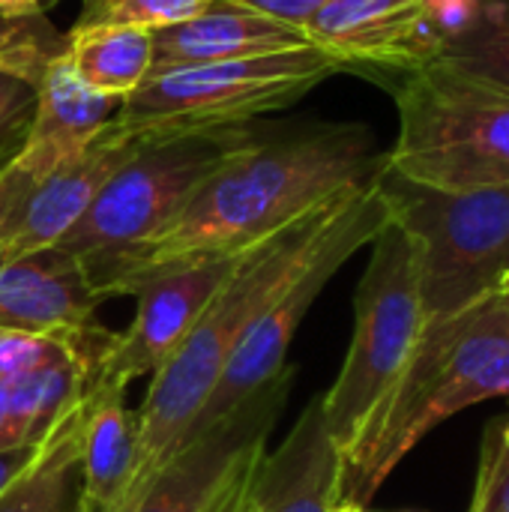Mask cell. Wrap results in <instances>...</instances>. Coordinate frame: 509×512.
I'll list each match as a JSON object with an SVG mask.
<instances>
[{
  "mask_svg": "<svg viewBox=\"0 0 509 512\" xmlns=\"http://www.w3.org/2000/svg\"><path fill=\"white\" fill-rule=\"evenodd\" d=\"M300 45H312L303 27L258 15L228 0H213L198 15L153 33V72L261 57Z\"/></svg>",
  "mask_w": 509,
  "mask_h": 512,
  "instance_id": "16",
  "label": "cell"
},
{
  "mask_svg": "<svg viewBox=\"0 0 509 512\" xmlns=\"http://www.w3.org/2000/svg\"><path fill=\"white\" fill-rule=\"evenodd\" d=\"M141 147L144 141L123 120L111 117L69 165L33 186L0 222V261L57 246L108 177Z\"/></svg>",
  "mask_w": 509,
  "mask_h": 512,
  "instance_id": "13",
  "label": "cell"
},
{
  "mask_svg": "<svg viewBox=\"0 0 509 512\" xmlns=\"http://www.w3.org/2000/svg\"><path fill=\"white\" fill-rule=\"evenodd\" d=\"M345 456L309 402L276 450H264L225 512H333L345 501Z\"/></svg>",
  "mask_w": 509,
  "mask_h": 512,
  "instance_id": "14",
  "label": "cell"
},
{
  "mask_svg": "<svg viewBox=\"0 0 509 512\" xmlns=\"http://www.w3.org/2000/svg\"><path fill=\"white\" fill-rule=\"evenodd\" d=\"M63 54L90 90L123 102L153 72V33L117 24L72 27Z\"/></svg>",
  "mask_w": 509,
  "mask_h": 512,
  "instance_id": "18",
  "label": "cell"
},
{
  "mask_svg": "<svg viewBox=\"0 0 509 512\" xmlns=\"http://www.w3.org/2000/svg\"><path fill=\"white\" fill-rule=\"evenodd\" d=\"M360 189L336 195L333 201L309 210L282 231L240 252L231 276L222 282L186 342L150 378V390L138 408L135 483H147V477L183 444L210 393L216 390L246 327L306 270L330 234L336 216Z\"/></svg>",
  "mask_w": 509,
  "mask_h": 512,
  "instance_id": "2",
  "label": "cell"
},
{
  "mask_svg": "<svg viewBox=\"0 0 509 512\" xmlns=\"http://www.w3.org/2000/svg\"><path fill=\"white\" fill-rule=\"evenodd\" d=\"M387 222H390V210L378 189V180L348 198V204L336 216L330 234L324 237L315 258L306 264V270L246 327L216 390L210 393V399H207L204 411L198 414L195 426L189 429V435L213 426L228 411H234L240 402H246L255 390H261L264 384H270L273 378H279L288 369V348H291L303 318L309 315V309L327 288V282L339 273V267L357 249L369 246Z\"/></svg>",
  "mask_w": 509,
  "mask_h": 512,
  "instance_id": "9",
  "label": "cell"
},
{
  "mask_svg": "<svg viewBox=\"0 0 509 512\" xmlns=\"http://www.w3.org/2000/svg\"><path fill=\"white\" fill-rule=\"evenodd\" d=\"M336 72L342 66L318 45L174 66L150 72L114 117L144 144L249 126L264 114L291 108Z\"/></svg>",
  "mask_w": 509,
  "mask_h": 512,
  "instance_id": "6",
  "label": "cell"
},
{
  "mask_svg": "<svg viewBox=\"0 0 509 512\" xmlns=\"http://www.w3.org/2000/svg\"><path fill=\"white\" fill-rule=\"evenodd\" d=\"M378 189L414 246L426 324L495 300L509 273V186L435 189L384 165Z\"/></svg>",
  "mask_w": 509,
  "mask_h": 512,
  "instance_id": "4",
  "label": "cell"
},
{
  "mask_svg": "<svg viewBox=\"0 0 509 512\" xmlns=\"http://www.w3.org/2000/svg\"><path fill=\"white\" fill-rule=\"evenodd\" d=\"M291 366L213 426L192 432L150 477L132 512H225L285 411Z\"/></svg>",
  "mask_w": 509,
  "mask_h": 512,
  "instance_id": "10",
  "label": "cell"
},
{
  "mask_svg": "<svg viewBox=\"0 0 509 512\" xmlns=\"http://www.w3.org/2000/svg\"><path fill=\"white\" fill-rule=\"evenodd\" d=\"M45 441H27V444H15L0 450V495L36 462V456L42 453Z\"/></svg>",
  "mask_w": 509,
  "mask_h": 512,
  "instance_id": "27",
  "label": "cell"
},
{
  "mask_svg": "<svg viewBox=\"0 0 509 512\" xmlns=\"http://www.w3.org/2000/svg\"><path fill=\"white\" fill-rule=\"evenodd\" d=\"M357 510H360L357 504H348V501H342V504H339V507H336L333 512H357Z\"/></svg>",
  "mask_w": 509,
  "mask_h": 512,
  "instance_id": "31",
  "label": "cell"
},
{
  "mask_svg": "<svg viewBox=\"0 0 509 512\" xmlns=\"http://www.w3.org/2000/svg\"><path fill=\"white\" fill-rule=\"evenodd\" d=\"M237 258L240 255L204 258L144 282L135 291L138 306L132 324L117 333L114 348L93 372L87 387L111 384L126 390L138 378H153L186 342L222 282L231 276Z\"/></svg>",
  "mask_w": 509,
  "mask_h": 512,
  "instance_id": "11",
  "label": "cell"
},
{
  "mask_svg": "<svg viewBox=\"0 0 509 512\" xmlns=\"http://www.w3.org/2000/svg\"><path fill=\"white\" fill-rule=\"evenodd\" d=\"M99 303L81 258L60 246L0 261V330L63 342L96 324Z\"/></svg>",
  "mask_w": 509,
  "mask_h": 512,
  "instance_id": "15",
  "label": "cell"
},
{
  "mask_svg": "<svg viewBox=\"0 0 509 512\" xmlns=\"http://www.w3.org/2000/svg\"><path fill=\"white\" fill-rule=\"evenodd\" d=\"M504 438H507V441H509V423H507V426H504Z\"/></svg>",
  "mask_w": 509,
  "mask_h": 512,
  "instance_id": "33",
  "label": "cell"
},
{
  "mask_svg": "<svg viewBox=\"0 0 509 512\" xmlns=\"http://www.w3.org/2000/svg\"><path fill=\"white\" fill-rule=\"evenodd\" d=\"M252 132L255 126L249 123L144 144L108 177L57 246L81 258V264H90L150 240Z\"/></svg>",
  "mask_w": 509,
  "mask_h": 512,
  "instance_id": "8",
  "label": "cell"
},
{
  "mask_svg": "<svg viewBox=\"0 0 509 512\" xmlns=\"http://www.w3.org/2000/svg\"><path fill=\"white\" fill-rule=\"evenodd\" d=\"M63 351L60 339L51 336H33V333H18V330H0V381L9 384L30 369L42 366L54 354Z\"/></svg>",
  "mask_w": 509,
  "mask_h": 512,
  "instance_id": "25",
  "label": "cell"
},
{
  "mask_svg": "<svg viewBox=\"0 0 509 512\" xmlns=\"http://www.w3.org/2000/svg\"><path fill=\"white\" fill-rule=\"evenodd\" d=\"M303 33L342 72H390L399 78L444 51V39L420 0H324Z\"/></svg>",
  "mask_w": 509,
  "mask_h": 512,
  "instance_id": "12",
  "label": "cell"
},
{
  "mask_svg": "<svg viewBox=\"0 0 509 512\" xmlns=\"http://www.w3.org/2000/svg\"><path fill=\"white\" fill-rule=\"evenodd\" d=\"M228 3H237L243 9H252L258 15H267V18L294 24V27H303L321 9L324 0H228Z\"/></svg>",
  "mask_w": 509,
  "mask_h": 512,
  "instance_id": "26",
  "label": "cell"
},
{
  "mask_svg": "<svg viewBox=\"0 0 509 512\" xmlns=\"http://www.w3.org/2000/svg\"><path fill=\"white\" fill-rule=\"evenodd\" d=\"M45 12V0H0V15L6 18H27Z\"/></svg>",
  "mask_w": 509,
  "mask_h": 512,
  "instance_id": "29",
  "label": "cell"
},
{
  "mask_svg": "<svg viewBox=\"0 0 509 512\" xmlns=\"http://www.w3.org/2000/svg\"><path fill=\"white\" fill-rule=\"evenodd\" d=\"M426 327L417 258L408 234L390 219L372 240V255L354 297V336L336 384L321 396L330 438L342 456L399 381Z\"/></svg>",
  "mask_w": 509,
  "mask_h": 512,
  "instance_id": "7",
  "label": "cell"
},
{
  "mask_svg": "<svg viewBox=\"0 0 509 512\" xmlns=\"http://www.w3.org/2000/svg\"><path fill=\"white\" fill-rule=\"evenodd\" d=\"M66 48V33H60L45 12L27 18L0 15V72L39 81L42 69Z\"/></svg>",
  "mask_w": 509,
  "mask_h": 512,
  "instance_id": "21",
  "label": "cell"
},
{
  "mask_svg": "<svg viewBox=\"0 0 509 512\" xmlns=\"http://www.w3.org/2000/svg\"><path fill=\"white\" fill-rule=\"evenodd\" d=\"M495 300H498L501 306H507V309H509V273H507V279L501 282V288H498V294H495Z\"/></svg>",
  "mask_w": 509,
  "mask_h": 512,
  "instance_id": "30",
  "label": "cell"
},
{
  "mask_svg": "<svg viewBox=\"0 0 509 512\" xmlns=\"http://www.w3.org/2000/svg\"><path fill=\"white\" fill-rule=\"evenodd\" d=\"M438 60L509 93V0L483 6L471 30L447 42Z\"/></svg>",
  "mask_w": 509,
  "mask_h": 512,
  "instance_id": "20",
  "label": "cell"
},
{
  "mask_svg": "<svg viewBox=\"0 0 509 512\" xmlns=\"http://www.w3.org/2000/svg\"><path fill=\"white\" fill-rule=\"evenodd\" d=\"M468 512H509V441L504 426H489L480 450L477 489Z\"/></svg>",
  "mask_w": 509,
  "mask_h": 512,
  "instance_id": "23",
  "label": "cell"
},
{
  "mask_svg": "<svg viewBox=\"0 0 509 512\" xmlns=\"http://www.w3.org/2000/svg\"><path fill=\"white\" fill-rule=\"evenodd\" d=\"M36 114V84L0 72V168L18 153Z\"/></svg>",
  "mask_w": 509,
  "mask_h": 512,
  "instance_id": "24",
  "label": "cell"
},
{
  "mask_svg": "<svg viewBox=\"0 0 509 512\" xmlns=\"http://www.w3.org/2000/svg\"><path fill=\"white\" fill-rule=\"evenodd\" d=\"M357 512H366V510H363V507H360V510H357Z\"/></svg>",
  "mask_w": 509,
  "mask_h": 512,
  "instance_id": "35",
  "label": "cell"
},
{
  "mask_svg": "<svg viewBox=\"0 0 509 512\" xmlns=\"http://www.w3.org/2000/svg\"><path fill=\"white\" fill-rule=\"evenodd\" d=\"M84 387L87 375L66 345L42 366L9 381V405L21 438L45 441L51 429L66 417V411L84 396Z\"/></svg>",
  "mask_w": 509,
  "mask_h": 512,
  "instance_id": "19",
  "label": "cell"
},
{
  "mask_svg": "<svg viewBox=\"0 0 509 512\" xmlns=\"http://www.w3.org/2000/svg\"><path fill=\"white\" fill-rule=\"evenodd\" d=\"M48 3H57V0H45V6H48Z\"/></svg>",
  "mask_w": 509,
  "mask_h": 512,
  "instance_id": "34",
  "label": "cell"
},
{
  "mask_svg": "<svg viewBox=\"0 0 509 512\" xmlns=\"http://www.w3.org/2000/svg\"><path fill=\"white\" fill-rule=\"evenodd\" d=\"M387 153L366 123H297L255 129L150 240L84 264L102 300L135 291L177 267L240 255L309 210L378 180Z\"/></svg>",
  "mask_w": 509,
  "mask_h": 512,
  "instance_id": "1",
  "label": "cell"
},
{
  "mask_svg": "<svg viewBox=\"0 0 509 512\" xmlns=\"http://www.w3.org/2000/svg\"><path fill=\"white\" fill-rule=\"evenodd\" d=\"M87 417L90 393L66 411L45 438L36 462L0 495V512H78Z\"/></svg>",
  "mask_w": 509,
  "mask_h": 512,
  "instance_id": "17",
  "label": "cell"
},
{
  "mask_svg": "<svg viewBox=\"0 0 509 512\" xmlns=\"http://www.w3.org/2000/svg\"><path fill=\"white\" fill-rule=\"evenodd\" d=\"M509 396V309L489 300L423 327L399 381L345 453V501L363 507L450 417Z\"/></svg>",
  "mask_w": 509,
  "mask_h": 512,
  "instance_id": "3",
  "label": "cell"
},
{
  "mask_svg": "<svg viewBox=\"0 0 509 512\" xmlns=\"http://www.w3.org/2000/svg\"><path fill=\"white\" fill-rule=\"evenodd\" d=\"M489 3H501V0H480V9H483V6H489Z\"/></svg>",
  "mask_w": 509,
  "mask_h": 512,
  "instance_id": "32",
  "label": "cell"
},
{
  "mask_svg": "<svg viewBox=\"0 0 509 512\" xmlns=\"http://www.w3.org/2000/svg\"><path fill=\"white\" fill-rule=\"evenodd\" d=\"M399 135L387 168L435 189L509 186V93L432 60L393 84Z\"/></svg>",
  "mask_w": 509,
  "mask_h": 512,
  "instance_id": "5",
  "label": "cell"
},
{
  "mask_svg": "<svg viewBox=\"0 0 509 512\" xmlns=\"http://www.w3.org/2000/svg\"><path fill=\"white\" fill-rule=\"evenodd\" d=\"M210 3L213 0H84L75 27L117 24V27H141L156 33L198 15Z\"/></svg>",
  "mask_w": 509,
  "mask_h": 512,
  "instance_id": "22",
  "label": "cell"
},
{
  "mask_svg": "<svg viewBox=\"0 0 509 512\" xmlns=\"http://www.w3.org/2000/svg\"><path fill=\"white\" fill-rule=\"evenodd\" d=\"M15 444H27L21 438V429L12 417V405H9V384L0 381V450L15 447Z\"/></svg>",
  "mask_w": 509,
  "mask_h": 512,
  "instance_id": "28",
  "label": "cell"
}]
</instances>
